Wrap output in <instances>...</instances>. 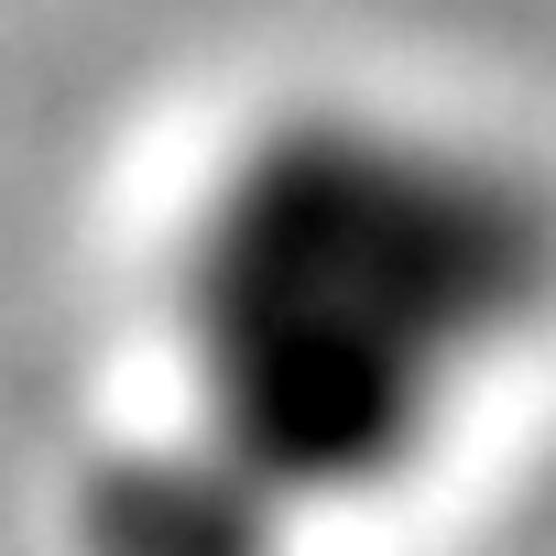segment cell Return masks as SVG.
I'll use <instances>...</instances> for the list:
<instances>
[{"label":"cell","mask_w":556,"mask_h":556,"mask_svg":"<svg viewBox=\"0 0 556 556\" xmlns=\"http://www.w3.org/2000/svg\"><path fill=\"white\" fill-rule=\"evenodd\" d=\"M556 295V207L491 164L382 121L273 131L197 218L175 328L207 458H164L240 502L382 491L426 458L447 393ZM273 534V523H262Z\"/></svg>","instance_id":"6da1fadb"}]
</instances>
